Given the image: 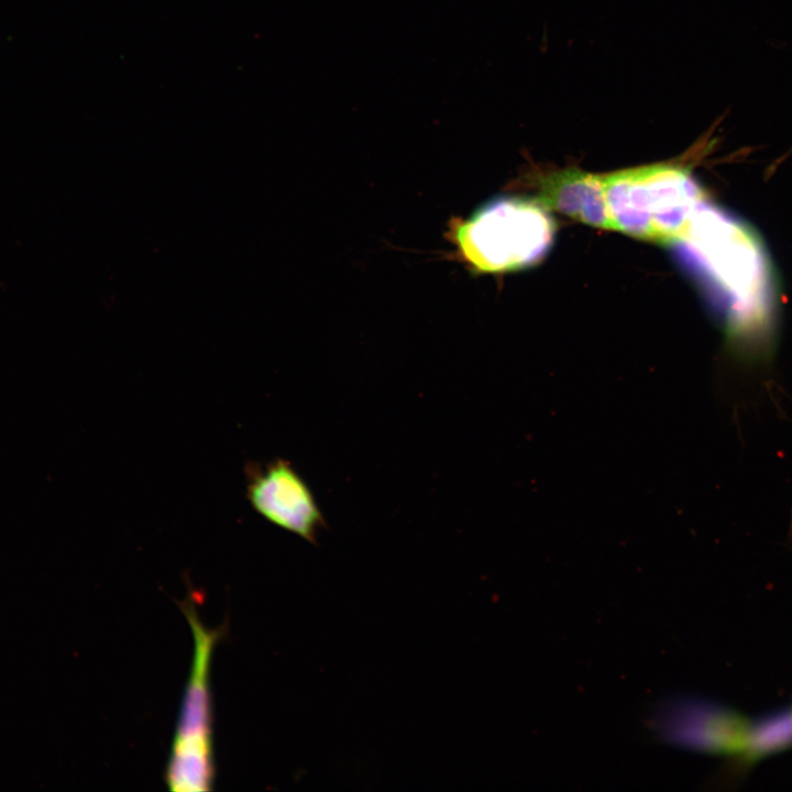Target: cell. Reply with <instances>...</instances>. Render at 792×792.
<instances>
[{"label":"cell","mask_w":792,"mask_h":792,"mask_svg":"<svg viewBox=\"0 0 792 792\" xmlns=\"http://www.w3.org/2000/svg\"><path fill=\"white\" fill-rule=\"evenodd\" d=\"M688 243L706 271L728 296L732 332L743 341L745 354L757 356L754 340L767 332L765 299L770 283L768 267L756 235L741 223L703 204L680 240Z\"/></svg>","instance_id":"6da1fadb"},{"label":"cell","mask_w":792,"mask_h":792,"mask_svg":"<svg viewBox=\"0 0 792 792\" xmlns=\"http://www.w3.org/2000/svg\"><path fill=\"white\" fill-rule=\"evenodd\" d=\"M610 228L662 243L680 241L704 195L684 167L656 164L604 175Z\"/></svg>","instance_id":"7a4b0ae2"},{"label":"cell","mask_w":792,"mask_h":792,"mask_svg":"<svg viewBox=\"0 0 792 792\" xmlns=\"http://www.w3.org/2000/svg\"><path fill=\"white\" fill-rule=\"evenodd\" d=\"M460 255L475 271L502 273L532 265L550 249L552 218L538 200L503 197L452 229Z\"/></svg>","instance_id":"3957f363"},{"label":"cell","mask_w":792,"mask_h":792,"mask_svg":"<svg viewBox=\"0 0 792 792\" xmlns=\"http://www.w3.org/2000/svg\"><path fill=\"white\" fill-rule=\"evenodd\" d=\"M194 637V656L165 771L170 791H210L215 782L210 666L222 628L201 623L190 601L182 604Z\"/></svg>","instance_id":"277c9868"},{"label":"cell","mask_w":792,"mask_h":792,"mask_svg":"<svg viewBox=\"0 0 792 792\" xmlns=\"http://www.w3.org/2000/svg\"><path fill=\"white\" fill-rule=\"evenodd\" d=\"M246 499L271 524L317 543L326 521L312 491L292 463L276 459L245 466Z\"/></svg>","instance_id":"5b68a950"},{"label":"cell","mask_w":792,"mask_h":792,"mask_svg":"<svg viewBox=\"0 0 792 792\" xmlns=\"http://www.w3.org/2000/svg\"><path fill=\"white\" fill-rule=\"evenodd\" d=\"M656 728L670 743L711 752L745 751L749 729L734 713L688 701L666 705L657 715Z\"/></svg>","instance_id":"8992f818"},{"label":"cell","mask_w":792,"mask_h":792,"mask_svg":"<svg viewBox=\"0 0 792 792\" xmlns=\"http://www.w3.org/2000/svg\"><path fill=\"white\" fill-rule=\"evenodd\" d=\"M537 200L583 223L612 229L605 199L604 175L570 168L543 176Z\"/></svg>","instance_id":"52a82bcc"},{"label":"cell","mask_w":792,"mask_h":792,"mask_svg":"<svg viewBox=\"0 0 792 792\" xmlns=\"http://www.w3.org/2000/svg\"><path fill=\"white\" fill-rule=\"evenodd\" d=\"M792 745V714L779 713L750 726L745 752L747 757H762Z\"/></svg>","instance_id":"ba28073f"}]
</instances>
